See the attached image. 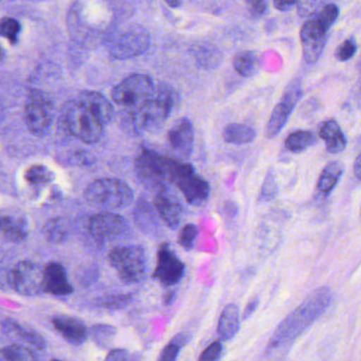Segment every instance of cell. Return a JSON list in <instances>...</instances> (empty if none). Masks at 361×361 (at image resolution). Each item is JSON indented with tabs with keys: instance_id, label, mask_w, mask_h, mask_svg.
Here are the masks:
<instances>
[{
	"instance_id": "6da1fadb",
	"label": "cell",
	"mask_w": 361,
	"mask_h": 361,
	"mask_svg": "<svg viewBox=\"0 0 361 361\" xmlns=\"http://www.w3.org/2000/svg\"><path fill=\"white\" fill-rule=\"evenodd\" d=\"M179 103V93L175 88L161 82L149 101L137 109H126L121 116V128L129 135L157 133L162 128Z\"/></svg>"
},
{
	"instance_id": "7a4b0ae2",
	"label": "cell",
	"mask_w": 361,
	"mask_h": 361,
	"mask_svg": "<svg viewBox=\"0 0 361 361\" xmlns=\"http://www.w3.org/2000/svg\"><path fill=\"white\" fill-rule=\"evenodd\" d=\"M332 299L333 294L329 288L314 290L277 326L269 341V349H279L294 343L329 309Z\"/></svg>"
},
{
	"instance_id": "3957f363",
	"label": "cell",
	"mask_w": 361,
	"mask_h": 361,
	"mask_svg": "<svg viewBox=\"0 0 361 361\" xmlns=\"http://www.w3.org/2000/svg\"><path fill=\"white\" fill-rule=\"evenodd\" d=\"M180 161L142 147L135 162V175L146 188L160 190L173 184Z\"/></svg>"
},
{
	"instance_id": "277c9868",
	"label": "cell",
	"mask_w": 361,
	"mask_h": 361,
	"mask_svg": "<svg viewBox=\"0 0 361 361\" xmlns=\"http://www.w3.org/2000/svg\"><path fill=\"white\" fill-rule=\"evenodd\" d=\"M61 124L69 135L89 145L102 139L105 128L97 116L78 99L63 104L61 109Z\"/></svg>"
},
{
	"instance_id": "5b68a950",
	"label": "cell",
	"mask_w": 361,
	"mask_h": 361,
	"mask_svg": "<svg viewBox=\"0 0 361 361\" xmlns=\"http://www.w3.org/2000/svg\"><path fill=\"white\" fill-rule=\"evenodd\" d=\"M85 199L104 212L124 209L135 199V192L124 180L103 178L93 180L85 191Z\"/></svg>"
},
{
	"instance_id": "8992f818",
	"label": "cell",
	"mask_w": 361,
	"mask_h": 361,
	"mask_svg": "<svg viewBox=\"0 0 361 361\" xmlns=\"http://www.w3.org/2000/svg\"><path fill=\"white\" fill-rule=\"evenodd\" d=\"M152 44L149 32L141 25H128L114 30L106 38L110 56L118 61L135 59L147 52Z\"/></svg>"
},
{
	"instance_id": "52a82bcc",
	"label": "cell",
	"mask_w": 361,
	"mask_h": 361,
	"mask_svg": "<svg viewBox=\"0 0 361 361\" xmlns=\"http://www.w3.org/2000/svg\"><path fill=\"white\" fill-rule=\"evenodd\" d=\"M108 261L118 278L126 284L141 283L148 271L146 250L139 245L114 247L108 255Z\"/></svg>"
},
{
	"instance_id": "ba28073f",
	"label": "cell",
	"mask_w": 361,
	"mask_h": 361,
	"mask_svg": "<svg viewBox=\"0 0 361 361\" xmlns=\"http://www.w3.org/2000/svg\"><path fill=\"white\" fill-rule=\"evenodd\" d=\"M157 86L149 75L131 74L112 90V99L125 109H137L154 97Z\"/></svg>"
},
{
	"instance_id": "9c48e42d",
	"label": "cell",
	"mask_w": 361,
	"mask_h": 361,
	"mask_svg": "<svg viewBox=\"0 0 361 361\" xmlns=\"http://www.w3.org/2000/svg\"><path fill=\"white\" fill-rule=\"evenodd\" d=\"M54 118V103L44 91L33 89L27 94L25 106V121L27 129L35 137L49 133Z\"/></svg>"
},
{
	"instance_id": "30bf717a",
	"label": "cell",
	"mask_w": 361,
	"mask_h": 361,
	"mask_svg": "<svg viewBox=\"0 0 361 361\" xmlns=\"http://www.w3.org/2000/svg\"><path fill=\"white\" fill-rule=\"evenodd\" d=\"M173 184L179 188L183 197L190 205H203L209 197L210 187L207 180L197 173L193 166L182 161H180L176 171Z\"/></svg>"
},
{
	"instance_id": "8fae6325",
	"label": "cell",
	"mask_w": 361,
	"mask_h": 361,
	"mask_svg": "<svg viewBox=\"0 0 361 361\" xmlns=\"http://www.w3.org/2000/svg\"><path fill=\"white\" fill-rule=\"evenodd\" d=\"M302 97V86L299 78H294L284 90L279 103L274 108L267 126V135L274 139L284 128L290 114Z\"/></svg>"
},
{
	"instance_id": "7c38bea8",
	"label": "cell",
	"mask_w": 361,
	"mask_h": 361,
	"mask_svg": "<svg viewBox=\"0 0 361 361\" xmlns=\"http://www.w3.org/2000/svg\"><path fill=\"white\" fill-rule=\"evenodd\" d=\"M329 30L330 27H326L316 15L305 21L300 33L305 63L312 65L319 61L328 42Z\"/></svg>"
},
{
	"instance_id": "4fadbf2b",
	"label": "cell",
	"mask_w": 361,
	"mask_h": 361,
	"mask_svg": "<svg viewBox=\"0 0 361 361\" xmlns=\"http://www.w3.org/2000/svg\"><path fill=\"white\" fill-rule=\"evenodd\" d=\"M11 288L23 296H35L44 290V269L33 261L23 260L11 271Z\"/></svg>"
},
{
	"instance_id": "5bb4252c",
	"label": "cell",
	"mask_w": 361,
	"mask_h": 361,
	"mask_svg": "<svg viewBox=\"0 0 361 361\" xmlns=\"http://www.w3.org/2000/svg\"><path fill=\"white\" fill-rule=\"evenodd\" d=\"M185 265L182 260L171 250L169 243L159 246L157 254V267L154 271V279L158 280L165 288L177 286L183 279Z\"/></svg>"
},
{
	"instance_id": "9a60e30c",
	"label": "cell",
	"mask_w": 361,
	"mask_h": 361,
	"mask_svg": "<svg viewBox=\"0 0 361 361\" xmlns=\"http://www.w3.org/2000/svg\"><path fill=\"white\" fill-rule=\"evenodd\" d=\"M89 231L93 239L99 243L118 239L128 231V222L121 214L103 212L95 214L89 221Z\"/></svg>"
},
{
	"instance_id": "2e32d148",
	"label": "cell",
	"mask_w": 361,
	"mask_h": 361,
	"mask_svg": "<svg viewBox=\"0 0 361 361\" xmlns=\"http://www.w3.org/2000/svg\"><path fill=\"white\" fill-rule=\"evenodd\" d=\"M169 147L180 159L190 158L195 148V128L189 118H180L167 133Z\"/></svg>"
},
{
	"instance_id": "e0dca14e",
	"label": "cell",
	"mask_w": 361,
	"mask_h": 361,
	"mask_svg": "<svg viewBox=\"0 0 361 361\" xmlns=\"http://www.w3.org/2000/svg\"><path fill=\"white\" fill-rule=\"evenodd\" d=\"M154 208L160 218L171 229H177L183 218L182 202L175 191L169 187L160 189L154 202Z\"/></svg>"
},
{
	"instance_id": "ac0fdd59",
	"label": "cell",
	"mask_w": 361,
	"mask_h": 361,
	"mask_svg": "<svg viewBox=\"0 0 361 361\" xmlns=\"http://www.w3.org/2000/svg\"><path fill=\"white\" fill-rule=\"evenodd\" d=\"M44 292L55 296H67L73 293L67 271L61 263L50 262L44 269Z\"/></svg>"
},
{
	"instance_id": "d6986e66",
	"label": "cell",
	"mask_w": 361,
	"mask_h": 361,
	"mask_svg": "<svg viewBox=\"0 0 361 361\" xmlns=\"http://www.w3.org/2000/svg\"><path fill=\"white\" fill-rule=\"evenodd\" d=\"M76 99L88 108L104 127L111 124L114 118V106L102 93L97 91H82Z\"/></svg>"
},
{
	"instance_id": "ffe728a7",
	"label": "cell",
	"mask_w": 361,
	"mask_h": 361,
	"mask_svg": "<svg viewBox=\"0 0 361 361\" xmlns=\"http://www.w3.org/2000/svg\"><path fill=\"white\" fill-rule=\"evenodd\" d=\"M135 224L149 237H160L162 233L160 221H159L158 212L154 206L144 199H140L133 212Z\"/></svg>"
},
{
	"instance_id": "44dd1931",
	"label": "cell",
	"mask_w": 361,
	"mask_h": 361,
	"mask_svg": "<svg viewBox=\"0 0 361 361\" xmlns=\"http://www.w3.org/2000/svg\"><path fill=\"white\" fill-rule=\"evenodd\" d=\"M55 330L73 345H80L87 341L88 330L82 320L71 316L59 315L52 319Z\"/></svg>"
},
{
	"instance_id": "7402d4cb",
	"label": "cell",
	"mask_w": 361,
	"mask_h": 361,
	"mask_svg": "<svg viewBox=\"0 0 361 361\" xmlns=\"http://www.w3.org/2000/svg\"><path fill=\"white\" fill-rule=\"evenodd\" d=\"M319 137L326 143V150L330 154H341L347 148V137L339 126L338 122L333 118L326 120L320 125Z\"/></svg>"
},
{
	"instance_id": "603a6c76",
	"label": "cell",
	"mask_w": 361,
	"mask_h": 361,
	"mask_svg": "<svg viewBox=\"0 0 361 361\" xmlns=\"http://www.w3.org/2000/svg\"><path fill=\"white\" fill-rule=\"evenodd\" d=\"M0 326H1V331L4 334L17 336L21 341L33 345L36 349L44 350L46 348L47 343L42 335L31 329L25 328L12 318H6L2 320Z\"/></svg>"
},
{
	"instance_id": "cb8c5ba5",
	"label": "cell",
	"mask_w": 361,
	"mask_h": 361,
	"mask_svg": "<svg viewBox=\"0 0 361 361\" xmlns=\"http://www.w3.org/2000/svg\"><path fill=\"white\" fill-rule=\"evenodd\" d=\"M0 233L8 241L19 243L27 239L29 224L25 216H0Z\"/></svg>"
},
{
	"instance_id": "d4e9b609",
	"label": "cell",
	"mask_w": 361,
	"mask_h": 361,
	"mask_svg": "<svg viewBox=\"0 0 361 361\" xmlns=\"http://www.w3.org/2000/svg\"><path fill=\"white\" fill-rule=\"evenodd\" d=\"M240 329V312L237 305L231 303L221 313L218 324L220 341H229L238 334Z\"/></svg>"
},
{
	"instance_id": "484cf974",
	"label": "cell",
	"mask_w": 361,
	"mask_h": 361,
	"mask_svg": "<svg viewBox=\"0 0 361 361\" xmlns=\"http://www.w3.org/2000/svg\"><path fill=\"white\" fill-rule=\"evenodd\" d=\"M233 68L243 78H252L260 70V57L256 51H240L233 57Z\"/></svg>"
},
{
	"instance_id": "4316f807",
	"label": "cell",
	"mask_w": 361,
	"mask_h": 361,
	"mask_svg": "<svg viewBox=\"0 0 361 361\" xmlns=\"http://www.w3.org/2000/svg\"><path fill=\"white\" fill-rule=\"evenodd\" d=\"M256 130L252 127L239 123H231L223 129L222 137L226 143L233 145H245L256 139Z\"/></svg>"
},
{
	"instance_id": "83f0119b",
	"label": "cell",
	"mask_w": 361,
	"mask_h": 361,
	"mask_svg": "<svg viewBox=\"0 0 361 361\" xmlns=\"http://www.w3.org/2000/svg\"><path fill=\"white\" fill-rule=\"evenodd\" d=\"M343 165L339 161H333V162L329 163L324 171H322V175H320L319 179L317 182V190L319 191L322 195H329L335 187L338 184L339 180L343 177Z\"/></svg>"
},
{
	"instance_id": "f1b7e54d",
	"label": "cell",
	"mask_w": 361,
	"mask_h": 361,
	"mask_svg": "<svg viewBox=\"0 0 361 361\" xmlns=\"http://www.w3.org/2000/svg\"><path fill=\"white\" fill-rule=\"evenodd\" d=\"M195 63L203 69H212L222 61V54L220 51L210 44H195L191 49Z\"/></svg>"
},
{
	"instance_id": "f546056e",
	"label": "cell",
	"mask_w": 361,
	"mask_h": 361,
	"mask_svg": "<svg viewBox=\"0 0 361 361\" xmlns=\"http://www.w3.org/2000/svg\"><path fill=\"white\" fill-rule=\"evenodd\" d=\"M44 235L52 244H63L69 237V225L61 216L50 219L44 226Z\"/></svg>"
},
{
	"instance_id": "4dcf8cb0",
	"label": "cell",
	"mask_w": 361,
	"mask_h": 361,
	"mask_svg": "<svg viewBox=\"0 0 361 361\" xmlns=\"http://www.w3.org/2000/svg\"><path fill=\"white\" fill-rule=\"evenodd\" d=\"M317 143L315 133L307 130H297L288 135L286 140V149L293 154H301Z\"/></svg>"
},
{
	"instance_id": "1f68e13d",
	"label": "cell",
	"mask_w": 361,
	"mask_h": 361,
	"mask_svg": "<svg viewBox=\"0 0 361 361\" xmlns=\"http://www.w3.org/2000/svg\"><path fill=\"white\" fill-rule=\"evenodd\" d=\"M25 179L30 185L40 186V185L49 184L55 179L54 173L44 165H32L25 171Z\"/></svg>"
},
{
	"instance_id": "d6a6232c",
	"label": "cell",
	"mask_w": 361,
	"mask_h": 361,
	"mask_svg": "<svg viewBox=\"0 0 361 361\" xmlns=\"http://www.w3.org/2000/svg\"><path fill=\"white\" fill-rule=\"evenodd\" d=\"M0 361H37V357L29 348L12 345L0 349Z\"/></svg>"
},
{
	"instance_id": "836d02e7",
	"label": "cell",
	"mask_w": 361,
	"mask_h": 361,
	"mask_svg": "<svg viewBox=\"0 0 361 361\" xmlns=\"http://www.w3.org/2000/svg\"><path fill=\"white\" fill-rule=\"evenodd\" d=\"M90 334L99 347L106 348L116 336V329L110 324H95L91 328Z\"/></svg>"
},
{
	"instance_id": "e575fe53",
	"label": "cell",
	"mask_w": 361,
	"mask_h": 361,
	"mask_svg": "<svg viewBox=\"0 0 361 361\" xmlns=\"http://www.w3.org/2000/svg\"><path fill=\"white\" fill-rule=\"evenodd\" d=\"M188 335L180 333L178 334L161 353L158 361H177L182 348L188 343Z\"/></svg>"
},
{
	"instance_id": "d590c367",
	"label": "cell",
	"mask_w": 361,
	"mask_h": 361,
	"mask_svg": "<svg viewBox=\"0 0 361 361\" xmlns=\"http://www.w3.org/2000/svg\"><path fill=\"white\" fill-rule=\"evenodd\" d=\"M21 32V25L13 17H4L0 20V37L6 38L11 44L18 42V36Z\"/></svg>"
},
{
	"instance_id": "8d00e7d4",
	"label": "cell",
	"mask_w": 361,
	"mask_h": 361,
	"mask_svg": "<svg viewBox=\"0 0 361 361\" xmlns=\"http://www.w3.org/2000/svg\"><path fill=\"white\" fill-rule=\"evenodd\" d=\"M131 301H133V296L130 294L110 295V296L99 298L97 305L102 309L116 311V310H122L128 307Z\"/></svg>"
},
{
	"instance_id": "74e56055",
	"label": "cell",
	"mask_w": 361,
	"mask_h": 361,
	"mask_svg": "<svg viewBox=\"0 0 361 361\" xmlns=\"http://www.w3.org/2000/svg\"><path fill=\"white\" fill-rule=\"evenodd\" d=\"M278 195V183L273 171L267 173V177L263 180L260 193L258 195V203H269L276 199Z\"/></svg>"
},
{
	"instance_id": "f35d334b",
	"label": "cell",
	"mask_w": 361,
	"mask_h": 361,
	"mask_svg": "<svg viewBox=\"0 0 361 361\" xmlns=\"http://www.w3.org/2000/svg\"><path fill=\"white\" fill-rule=\"evenodd\" d=\"M199 229L195 224H186L180 229L179 239L178 242L184 250H191L195 245V239H197Z\"/></svg>"
},
{
	"instance_id": "ab89813d",
	"label": "cell",
	"mask_w": 361,
	"mask_h": 361,
	"mask_svg": "<svg viewBox=\"0 0 361 361\" xmlns=\"http://www.w3.org/2000/svg\"><path fill=\"white\" fill-rule=\"evenodd\" d=\"M324 0H298L297 10L300 17H312L324 4Z\"/></svg>"
},
{
	"instance_id": "60d3db41",
	"label": "cell",
	"mask_w": 361,
	"mask_h": 361,
	"mask_svg": "<svg viewBox=\"0 0 361 361\" xmlns=\"http://www.w3.org/2000/svg\"><path fill=\"white\" fill-rule=\"evenodd\" d=\"M316 16L326 25V27H331L334 25L335 21L337 20L339 16V8L336 4H330L324 6L322 10L318 11L316 13Z\"/></svg>"
},
{
	"instance_id": "b9f144b4",
	"label": "cell",
	"mask_w": 361,
	"mask_h": 361,
	"mask_svg": "<svg viewBox=\"0 0 361 361\" xmlns=\"http://www.w3.org/2000/svg\"><path fill=\"white\" fill-rule=\"evenodd\" d=\"M356 51H357V44H356L355 38H349L337 49V59L341 61H350L356 54Z\"/></svg>"
},
{
	"instance_id": "7bdbcfd3",
	"label": "cell",
	"mask_w": 361,
	"mask_h": 361,
	"mask_svg": "<svg viewBox=\"0 0 361 361\" xmlns=\"http://www.w3.org/2000/svg\"><path fill=\"white\" fill-rule=\"evenodd\" d=\"M223 355V345L216 341L210 343L200 356L199 361H219Z\"/></svg>"
},
{
	"instance_id": "ee69618b",
	"label": "cell",
	"mask_w": 361,
	"mask_h": 361,
	"mask_svg": "<svg viewBox=\"0 0 361 361\" xmlns=\"http://www.w3.org/2000/svg\"><path fill=\"white\" fill-rule=\"evenodd\" d=\"M250 15L255 18L263 16L267 10V0H244Z\"/></svg>"
},
{
	"instance_id": "f6af8a7d",
	"label": "cell",
	"mask_w": 361,
	"mask_h": 361,
	"mask_svg": "<svg viewBox=\"0 0 361 361\" xmlns=\"http://www.w3.org/2000/svg\"><path fill=\"white\" fill-rule=\"evenodd\" d=\"M130 354L124 349H116L109 352L105 361H129Z\"/></svg>"
},
{
	"instance_id": "bcb514c9",
	"label": "cell",
	"mask_w": 361,
	"mask_h": 361,
	"mask_svg": "<svg viewBox=\"0 0 361 361\" xmlns=\"http://www.w3.org/2000/svg\"><path fill=\"white\" fill-rule=\"evenodd\" d=\"M274 6L281 12H286L297 6L298 0H273Z\"/></svg>"
},
{
	"instance_id": "7dc6e473",
	"label": "cell",
	"mask_w": 361,
	"mask_h": 361,
	"mask_svg": "<svg viewBox=\"0 0 361 361\" xmlns=\"http://www.w3.org/2000/svg\"><path fill=\"white\" fill-rule=\"evenodd\" d=\"M259 303H260V299H259L258 297H255V298H252V300L247 303V305H246L245 310H244L243 312L244 320L250 318V316L256 312V310L258 309Z\"/></svg>"
},
{
	"instance_id": "c3c4849f",
	"label": "cell",
	"mask_w": 361,
	"mask_h": 361,
	"mask_svg": "<svg viewBox=\"0 0 361 361\" xmlns=\"http://www.w3.org/2000/svg\"><path fill=\"white\" fill-rule=\"evenodd\" d=\"M176 298H177V290H169L165 293L164 297H163V301H164L165 305H171L175 302Z\"/></svg>"
},
{
	"instance_id": "681fc988",
	"label": "cell",
	"mask_w": 361,
	"mask_h": 361,
	"mask_svg": "<svg viewBox=\"0 0 361 361\" xmlns=\"http://www.w3.org/2000/svg\"><path fill=\"white\" fill-rule=\"evenodd\" d=\"M354 175L358 180H361V152L360 156L356 158L355 163H354Z\"/></svg>"
},
{
	"instance_id": "f907efd6",
	"label": "cell",
	"mask_w": 361,
	"mask_h": 361,
	"mask_svg": "<svg viewBox=\"0 0 361 361\" xmlns=\"http://www.w3.org/2000/svg\"><path fill=\"white\" fill-rule=\"evenodd\" d=\"M164 1L171 8H179L180 4V0H164Z\"/></svg>"
},
{
	"instance_id": "816d5d0a",
	"label": "cell",
	"mask_w": 361,
	"mask_h": 361,
	"mask_svg": "<svg viewBox=\"0 0 361 361\" xmlns=\"http://www.w3.org/2000/svg\"><path fill=\"white\" fill-rule=\"evenodd\" d=\"M129 361H142V356L140 353H133L129 356Z\"/></svg>"
},
{
	"instance_id": "f5cc1de1",
	"label": "cell",
	"mask_w": 361,
	"mask_h": 361,
	"mask_svg": "<svg viewBox=\"0 0 361 361\" xmlns=\"http://www.w3.org/2000/svg\"><path fill=\"white\" fill-rule=\"evenodd\" d=\"M4 57H6V51L0 46V61H4Z\"/></svg>"
},
{
	"instance_id": "db71d44e",
	"label": "cell",
	"mask_w": 361,
	"mask_h": 361,
	"mask_svg": "<svg viewBox=\"0 0 361 361\" xmlns=\"http://www.w3.org/2000/svg\"><path fill=\"white\" fill-rule=\"evenodd\" d=\"M51 361H61V360H52Z\"/></svg>"
},
{
	"instance_id": "11a10c76",
	"label": "cell",
	"mask_w": 361,
	"mask_h": 361,
	"mask_svg": "<svg viewBox=\"0 0 361 361\" xmlns=\"http://www.w3.org/2000/svg\"><path fill=\"white\" fill-rule=\"evenodd\" d=\"M360 214H361V207H360Z\"/></svg>"
}]
</instances>
